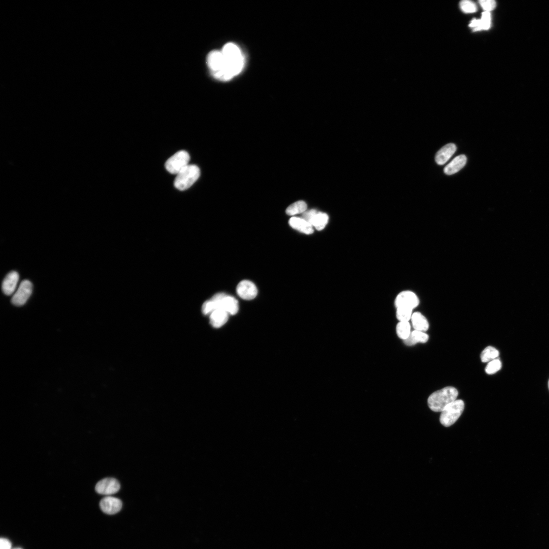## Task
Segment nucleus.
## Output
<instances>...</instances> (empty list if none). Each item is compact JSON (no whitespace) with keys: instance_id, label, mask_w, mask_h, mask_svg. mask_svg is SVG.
Segmentation results:
<instances>
[{"instance_id":"2","label":"nucleus","mask_w":549,"mask_h":549,"mask_svg":"<svg viewBox=\"0 0 549 549\" xmlns=\"http://www.w3.org/2000/svg\"><path fill=\"white\" fill-rule=\"evenodd\" d=\"M202 309L206 315H210L215 310L221 309L233 316L238 313L239 307L238 301L234 297L219 293L205 302Z\"/></svg>"},{"instance_id":"8","label":"nucleus","mask_w":549,"mask_h":549,"mask_svg":"<svg viewBox=\"0 0 549 549\" xmlns=\"http://www.w3.org/2000/svg\"><path fill=\"white\" fill-rule=\"evenodd\" d=\"M121 485L118 481L114 478H105L98 482L95 486V491L101 495L110 496L118 493Z\"/></svg>"},{"instance_id":"22","label":"nucleus","mask_w":549,"mask_h":549,"mask_svg":"<svg viewBox=\"0 0 549 549\" xmlns=\"http://www.w3.org/2000/svg\"><path fill=\"white\" fill-rule=\"evenodd\" d=\"M398 336L403 341L407 339L411 334V326L409 322H399L396 327Z\"/></svg>"},{"instance_id":"27","label":"nucleus","mask_w":549,"mask_h":549,"mask_svg":"<svg viewBox=\"0 0 549 549\" xmlns=\"http://www.w3.org/2000/svg\"><path fill=\"white\" fill-rule=\"evenodd\" d=\"M479 3L482 8L486 12L492 11L496 7V2L494 0H481Z\"/></svg>"},{"instance_id":"6","label":"nucleus","mask_w":549,"mask_h":549,"mask_svg":"<svg viewBox=\"0 0 549 549\" xmlns=\"http://www.w3.org/2000/svg\"><path fill=\"white\" fill-rule=\"evenodd\" d=\"M190 156L185 151L181 150L176 152L166 162L165 167L166 170L173 174H178L189 165Z\"/></svg>"},{"instance_id":"5","label":"nucleus","mask_w":549,"mask_h":549,"mask_svg":"<svg viewBox=\"0 0 549 549\" xmlns=\"http://www.w3.org/2000/svg\"><path fill=\"white\" fill-rule=\"evenodd\" d=\"M464 406L462 400H456L448 405L441 412L440 423L446 427L453 425L462 414Z\"/></svg>"},{"instance_id":"13","label":"nucleus","mask_w":549,"mask_h":549,"mask_svg":"<svg viewBox=\"0 0 549 549\" xmlns=\"http://www.w3.org/2000/svg\"><path fill=\"white\" fill-rule=\"evenodd\" d=\"M456 150L457 147L454 144L449 143L446 145L437 153L436 156V163L440 165H444L452 158Z\"/></svg>"},{"instance_id":"9","label":"nucleus","mask_w":549,"mask_h":549,"mask_svg":"<svg viewBox=\"0 0 549 549\" xmlns=\"http://www.w3.org/2000/svg\"><path fill=\"white\" fill-rule=\"evenodd\" d=\"M32 290V283L27 280H23L13 295L11 299L12 303L16 306L25 305L30 297Z\"/></svg>"},{"instance_id":"17","label":"nucleus","mask_w":549,"mask_h":549,"mask_svg":"<svg viewBox=\"0 0 549 549\" xmlns=\"http://www.w3.org/2000/svg\"><path fill=\"white\" fill-rule=\"evenodd\" d=\"M289 224L292 228L306 234H311L314 232L313 226L303 218H292Z\"/></svg>"},{"instance_id":"16","label":"nucleus","mask_w":549,"mask_h":549,"mask_svg":"<svg viewBox=\"0 0 549 549\" xmlns=\"http://www.w3.org/2000/svg\"><path fill=\"white\" fill-rule=\"evenodd\" d=\"M466 163L467 158L465 155L458 156L444 167V172L447 175L454 174L462 169Z\"/></svg>"},{"instance_id":"4","label":"nucleus","mask_w":549,"mask_h":549,"mask_svg":"<svg viewBox=\"0 0 549 549\" xmlns=\"http://www.w3.org/2000/svg\"><path fill=\"white\" fill-rule=\"evenodd\" d=\"M200 174V169L198 166L188 165L176 174L174 186L179 190H186L198 180Z\"/></svg>"},{"instance_id":"28","label":"nucleus","mask_w":549,"mask_h":549,"mask_svg":"<svg viewBox=\"0 0 549 549\" xmlns=\"http://www.w3.org/2000/svg\"><path fill=\"white\" fill-rule=\"evenodd\" d=\"M469 26L473 29L474 32L480 31L483 30L481 19H474L470 23Z\"/></svg>"},{"instance_id":"3","label":"nucleus","mask_w":549,"mask_h":549,"mask_svg":"<svg viewBox=\"0 0 549 549\" xmlns=\"http://www.w3.org/2000/svg\"><path fill=\"white\" fill-rule=\"evenodd\" d=\"M458 396V391L455 387L446 386L435 391L429 396L428 406L435 412H442L448 405L456 401Z\"/></svg>"},{"instance_id":"30","label":"nucleus","mask_w":549,"mask_h":549,"mask_svg":"<svg viewBox=\"0 0 549 549\" xmlns=\"http://www.w3.org/2000/svg\"><path fill=\"white\" fill-rule=\"evenodd\" d=\"M548 387H549V382H548Z\"/></svg>"},{"instance_id":"15","label":"nucleus","mask_w":549,"mask_h":549,"mask_svg":"<svg viewBox=\"0 0 549 549\" xmlns=\"http://www.w3.org/2000/svg\"><path fill=\"white\" fill-rule=\"evenodd\" d=\"M209 316L211 325L215 328H220L228 321L229 314L223 310L217 309L213 311Z\"/></svg>"},{"instance_id":"10","label":"nucleus","mask_w":549,"mask_h":549,"mask_svg":"<svg viewBox=\"0 0 549 549\" xmlns=\"http://www.w3.org/2000/svg\"><path fill=\"white\" fill-rule=\"evenodd\" d=\"M420 301L416 294L413 291L406 290L400 292L397 296L395 304L396 308L406 307L414 309L419 304Z\"/></svg>"},{"instance_id":"19","label":"nucleus","mask_w":549,"mask_h":549,"mask_svg":"<svg viewBox=\"0 0 549 549\" xmlns=\"http://www.w3.org/2000/svg\"><path fill=\"white\" fill-rule=\"evenodd\" d=\"M411 320L415 330L425 332L428 329L429 323L421 313L417 312L413 313Z\"/></svg>"},{"instance_id":"24","label":"nucleus","mask_w":549,"mask_h":549,"mask_svg":"<svg viewBox=\"0 0 549 549\" xmlns=\"http://www.w3.org/2000/svg\"><path fill=\"white\" fill-rule=\"evenodd\" d=\"M502 367L501 361L496 359L489 362L485 368V371L488 375H494L499 371Z\"/></svg>"},{"instance_id":"11","label":"nucleus","mask_w":549,"mask_h":549,"mask_svg":"<svg viewBox=\"0 0 549 549\" xmlns=\"http://www.w3.org/2000/svg\"><path fill=\"white\" fill-rule=\"evenodd\" d=\"M100 505L102 511L109 515L119 513L123 506L122 502L120 499L110 496L102 499Z\"/></svg>"},{"instance_id":"29","label":"nucleus","mask_w":549,"mask_h":549,"mask_svg":"<svg viewBox=\"0 0 549 549\" xmlns=\"http://www.w3.org/2000/svg\"><path fill=\"white\" fill-rule=\"evenodd\" d=\"M11 542L5 538H1L0 540V549H12Z\"/></svg>"},{"instance_id":"18","label":"nucleus","mask_w":549,"mask_h":549,"mask_svg":"<svg viewBox=\"0 0 549 549\" xmlns=\"http://www.w3.org/2000/svg\"><path fill=\"white\" fill-rule=\"evenodd\" d=\"M429 340V336L425 332L415 330L411 331L408 338L404 341L407 346H413L418 343H425Z\"/></svg>"},{"instance_id":"21","label":"nucleus","mask_w":549,"mask_h":549,"mask_svg":"<svg viewBox=\"0 0 549 549\" xmlns=\"http://www.w3.org/2000/svg\"><path fill=\"white\" fill-rule=\"evenodd\" d=\"M307 209L306 203L302 201H298L290 205L286 209V213L289 216H294L304 213Z\"/></svg>"},{"instance_id":"20","label":"nucleus","mask_w":549,"mask_h":549,"mask_svg":"<svg viewBox=\"0 0 549 549\" xmlns=\"http://www.w3.org/2000/svg\"><path fill=\"white\" fill-rule=\"evenodd\" d=\"M499 355V352L493 346H488L482 351L481 359L483 363L490 362L497 359Z\"/></svg>"},{"instance_id":"1","label":"nucleus","mask_w":549,"mask_h":549,"mask_svg":"<svg viewBox=\"0 0 549 549\" xmlns=\"http://www.w3.org/2000/svg\"><path fill=\"white\" fill-rule=\"evenodd\" d=\"M208 65L216 78L228 81L241 73L244 66V57L237 45L228 43L221 51H214L209 54Z\"/></svg>"},{"instance_id":"7","label":"nucleus","mask_w":549,"mask_h":549,"mask_svg":"<svg viewBox=\"0 0 549 549\" xmlns=\"http://www.w3.org/2000/svg\"><path fill=\"white\" fill-rule=\"evenodd\" d=\"M302 218L317 230H323L329 222V216L325 213L312 209L303 214Z\"/></svg>"},{"instance_id":"26","label":"nucleus","mask_w":549,"mask_h":549,"mask_svg":"<svg viewBox=\"0 0 549 549\" xmlns=\"http://www.w3.org/2000/svg\"><path fill=\"white\" fill-rule=\"evenodd\" d=\"M483 30H487L491 27L492 16L490 12H483L481 19Z\"/></svg>"},{"instance_id":"23","label":"nucleus","mask_w":549,"mask_h":549,"mask_svg":"<svg viewBox=\"0 0 549 549\" xmlns=\"http://www.w3.org/2000/svg\"><path fill=\"white\" fill-rule=\"evenodd\" d=\"M413 310L406 307L397 308L396 317L399 322H409L413 316Z\"/></svg>"},{"instance_id":"25","label":"nucleus","mask_w":549,"mask_h":549,"mask_svg":"<svg viewBox=\"0 0 549 549\" xmlns=\"http://www.w3.org/2000/svg\"><path fill=\"white\" fill-rule=\"evenodd\" d=\"M460 8L462 11L466 13H472L476 12L478 10L476 4L472 1L468 0H464L460 3Z\"/></svg>"},{"instance_id":"12","label":"nucleus","mask_w":549,"mask_h":549,"mask_svg":"<svg viewBox=\"0 0 549 549\" xmlns=\"http://www.w3.org/2000/svg\"><path fill=\"white\" fill-rule=\"evenodd\" d=\"M237 292L239 296L245 300H251L258 295V289L256 285L249 280H243L237 286Z\"/></svg>"},{"instance_id":"31","label":"nucleus","mask_w":549,"mask_h":549,"mask_svg":"<svg viewBox=\"0 0 549 549\" xmlns=\"http://www.w3.org/2000/svg\"><path fill=\"white\" fill-rule=\"evenodd\" d=\"M21 549V548H16V549Z\"/></svg>"},{"instance_id":"14","label":"nucleus","mask_w":549,"mask_h":549,"mask_svg":"<svg viewBox=\"0 0 549 549\" xmlns=\"http://www.w3.org/2000/svg\"><path fill=\"white\" fill-rule=\"evenodd\" d=\"M19 280V274L15 271H12L7 274L4 278L2 285L3 293L6 296H10L15 291Z\"/></svg>"}]
</instances>
